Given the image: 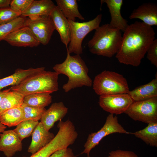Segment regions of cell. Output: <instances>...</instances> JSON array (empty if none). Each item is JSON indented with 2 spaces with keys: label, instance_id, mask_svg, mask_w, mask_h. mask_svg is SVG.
Here are the masks:
<instances>
[{
  "label": "cell",
  "instance_id": "e575fe53",
  "mask_svg": "<svg viewBox=\"0 0 157 157\" xmlns=\"http://www.w3.org/2000/svg\"><path fill=\"white\" fill-rule=\"evenodd\" d=\"M11 0H0V9L10 7Z\"/></svg>",
  "mask_w": 157,
  "mask_h": 157
},
{
  "label": "cell",
  "instance_id": "603a6c76",
  "mask_svg": "<svg viewBox=\"0 0 157 157\" xmlns=\"http://www.w3.org/2000/svg\"><path fill=\"white\" fill-rule=\"evenodd\" d=\"M24 120V111L22 106L7 110L0 113V122L9 127L17 126Z\"/></svg>",
  "mask_w": 157,
  "mask_h": 157
},
{
  "label": "cell",
  "instance_id": "44dd1931",
  "mask_svg": "<svg viewBox=\"0 0 157 157\" xmlns=\"http://www.w3.org/2000/svg\"><path fill=\"white\" fill-rule=\"evenodd\" d=\"M44 69V67L26 69H17L13 74L0 79V91L7 86L17 85L28 77Z\"/></svg>",
  "mask_w": 157,
  "mask_h": 157
},
{
  "label": "cell",
  "instance_id": "f1b7e54d",
  "mask_svg": "<svg viewBox=\"0 0 157 157\" xmlns=\"http://www.w3.org/2000/svg\"><path fill=\"white\" fill-rule=\"evenodd\" d=\"M21 106L24 111V120H29L38 121L40 119L43 114L46 110L45 108L31 106L24 103Z\"/></svg>",
  "mask_w": 157,
  "mask_h": 157
},
{
  "label": "cell",
  "instance_id": "d6986e66",
  "mask_svg": "<svg viewBox=\"0 0 157 157\" xmlns=\"http://www.w3.org/2000/svg\"><path fill=\"white\" fill-rule=\"evenodd\" d=\"M128 94L134 101L147 100L157 97V74L155 78L145 84L129 91Z\"/></svg>",
  "mask_w": 157,
  "mask_h": 157
},
{
  "label": "cell",
  "instance_id": "277c9868",
  "mask_svg": "<svg viewBox=\"0 0 157 157\" xmlns=\"http://www.w3.org/2000/svg\"><path fill=\"white\" fill-rule=\"evenodd\" d=\"M59 75L55 71H46L44 69L28 77L9 89L20 92L24 96L39 93L51 94L58 90Z\"/></svg>",
  "mask_w": 157,
  "mask_h": 157
},
{
  "label": "cell",
  "instance_id": "1f68e13d",
  "mask_svg": "<svg viewBox=\"0 0 157 157\" xmlns=\"http://www.w3.org/2000/svg\"><path fill=\"white\" fill-rule=\"evenodd\" d=\"M147 58L151 63L157 67V39H155L147 51Z\"/></svg>",
  "mask_w": 157,
  "mask_h": 157
},
{
  "label": "cell",
  "instance_id": "4dcf8cb0",
  "mask_svg": "<svg viewBox=\"0 0 157 157\" xmlns=\"http://www.w3.org/2000/svg\"><path fill=\"white\" fill-rule=\"evenodd\" d=\"M33 0H12L10 7L13 11L22 14L29 6Z\"/></svg>",
  "mask_w": 157,
  "mask_h": 157
},
{
  "label": "cell",
  "instance_id": "7402d4cb",
  "mask_svg": "<svg viewBox=\"0 0 157 157\" xmlns=\"http://www.w3.org/2000/svg\"><path fill=\"white\" fill-rule=\"evenodd\" d=\"M57 7L68 20L75 21L77 18L84 20V17L79 12L76 0H56Z\"/></svg>",
  "mask_w": 157,
  "mask_h": 157
},
{
  "label": "cell",
  "instance_id": "8fae6325",
  "mask_svg": "<svg viewBox=\"0 0 157 157\" xmlns=\"http://www.w3.org/2000/svg\"><path fill=\"white\" fill-rule=\"evenodd\" d=\"M133 102L128 94L122 93L100 96L99 104L106 111L118 115L125 113Z\"/></svg>",
  "mask_w": 157,
  "mask_h": 157
},
{
  "label": "cell",
  "instance_id": "cb8c5ba5",
  "mask_svg": "<svg viewBox=\"0 0 157 157\" xmlns=\"http://www.w3.org/2000/svg\"><path fill=\"white\" fill-rule=\"evenodd\" d=\"M24 97L21 93L8 89L0 102V113L7 110L21 106L24 103Z\"/></svg>",
  "mask_w": 157,
  "mask_h": 157
},
{
  "label": "cell",
  "instance_id": "5bb4252c",
  "mask_svg": "<svg viewBox=\"0 0 157 157\" xmlns=\"http://www.w3.org/2000/svg\"><path fill=\"white\" fill-rule=\"evenodd\" d=\"M68 111V108L63 102L53 103L44 112L40 122L47 130L49 131L56 122L62 120Z\"/></svg>",
  "mask_w": 157,
  "mask_h": 157
},
{
  "label": "cell",
  "instance_id": "4fadbf2b",
  "mask_svg": "<svg viewBox=\"0 0 157 157\" xmlns=\"http://www.w3.org/2000/svg\"><path fill=\"white\" fill-rule=\"evenodd\" d=\"M22 141L13 130H5L0 134V151L6 157H12L22 150Z\"/></svg>",
  "mask_w": 157,
  "mask_h": 157
},
{
  "label": "cell",
  "instance_id": "5b68a950",
  "mask_svg": "<svg viewBox=\"0 0 157 157\" xmlns=\"http://www.w3.org/2000/svg\"><path fill=\"white\" fill-rule=\"evenodd\" d=\"M93 89L100 96L105 94L127 93L129 91L126 79L116 72L104 70L95 77Z\"/></svg>",
  "mask_w": 157,
  "mask_h": 157
},
{
  "label": "cell",
  "instance_id": "52a82bcc",
  "mask_svg": "<svg viewBox=\"0 0 157 157\" xmlns=\"http://www.w3.org/2000/svg\"><path fill=\"white\" fill-rule=\"evenodd\" d=\"M102 15H98L94 19L79 22L68 20L70 28V40L67 49L69 54L80 55L83 53L82 41L86 35L99 26Z\"/></svg>",
  "mask_w": 157,
  "mask_h": 157
},
{
  "label": "cell",
  "instance_id": "d590c367",
  "mask_svg": "<svg viewBox=\"0 0 157 157\" xmlns=\"http://www.w3.org/2000/svg\"><path fill=\"white\" fill-rule=\"evenodd\" d=\"M6 127V126L0 122V134L5 130Z\"/></svg>",
  "mask_w": 157,
  "mask_h": 157
},
{
  "label": "cell",
  "instance_id": "ffe728a7",
  "mask_svg": "<svg viewBox=\"0 0 157 157\" xmlns=\"http://www.w3.org/2000/svg\"><path fill=\"white\" fill-rule=\"evenodd\" d=\"M55 6L51 0H33L21 16L26 17L49 15Z\"/></svg>",
  "mask_w": 157,
  "mask_h": 157
},
{
  "label": "cell",
  "instance_id": "ba28073f",
  "mask_svg": "<svg viewBox=\"0 0 157 157\" xmlns=\"http://www.w3.org/2000/svg\"><path fill=\"white\" fill-rule=\"evenodd\" d=\"M115 133L130 134V132L126 131L119 123L117 117L110 114L100 129L88 135L84 146V149L81 154H86L87 157H90V153L92 149L97 145L103 138Z\"/></svg>",
  "mask_w": 157,
  "mask_h": 157
},
{
  "label": "cell",
  "instance_id": "8d00e7d4",
  "mask_svg": "<svg viewBox=\"0 0 157 157\" xmlns=\"http://www.w3.org/2000/svg\"><path fill=\"white\" fill-rule=\"evenodd\" d=\"M8 90V89L6 90L2 91H0V103L2 98Z\"/></svg>",
  "mask_w": 157,
  "mask_h": 157
},
{
  "label": "cell",
  "instance_id": "83f0119b",
  "mask_svg": "<svg viewBox=\"0 0 157 157\" xmlns=\"http://www.w3.org/2000/svg\"><path fill=\"white\" fill-rule=\"evenodd\" d=\"M26 18L21 16L11 22L0 25V41L4 40L10 33L23 26Z\"/></svg>",
  "mask_w": 157,
  "mask_h": 157
},
{
  "label": "cell",
  "instance_id": "8992f818",
  "mask_svg": "<svg viewBox=\"0 0 157 157\" xmlns=\"http://www.w3.org/2000/svg\"><path fill=\"white\" fill-rule=\"evenodd\" d=\"M57 127L58 131L53 140L29 157H49L56 151L68 147L74 143L78 137V133L72 124L66 121H60Z\"/></svg>",
  "mask_w": 157,
  "mask_h": 157
},
{
  "label": "cell",
  "instance_id": "d4e9b609",
  "mask_svg": "<svg viewBox=\"0 0 157 157\" xmlns=\"http://www.w3.org/2000/svg\"><path fill=\"white\" fill-rule=\"evenodd\" d=\"M148 124L143 129L134 132H130V134L140 139L148 145L157 147V122Z\"/></svg>",
  "mask_w": 157,
  "mask_h": 157
},
{
  "label": "cell",
  "instance_id": "9c48e42d",
  "mask_svg": "<svg viewBox=\"0 0 157 157\" xmlns=\"http://www.w3.org/2000/svg\"><path fill=\"white\" fill-rule=\"evenodd\" d=\"M124 113L135 121L147 124L157 122V97L134 101Z\"/></svg>",
  "mask_w": 157,
  "mask_h": 157
},
{
  "label": "cell",
  "instance_id": "f546056e",
  "mask_svg": "<svg viewBox=\"0 0 157 157\" xmlns=\"http://www.w3.org/2000/svg\"><path fill=\"white\" fill-rule=\"evenodd\" d=\"M21 15L10 7L0 9V25L9 23Z\"/></svg>",
  "mask_w": 157,
  "mask_h": 157
},
{
  "label": "cell",
  "instance_id": "7c38bea8",
  "mask_svg": "<svg viewBox=\"0 0 157 157\" xmlns=\"http://www.w3.org/2000/svg\"><path fill=\"white\" fill-rule=\"evenodd\" d=\"M12 46L33 47L40 43L30 30L23 26L10 33L4 40Z\"/></svg>",
  "mask_w": 157,
  "mask_h": 157
},
{
  "label": "cell",
  "instance_id": "7a4b0ae2",
  "mask_svg": "<svg viewBox=\"0 0 157 157\" xmlns=\"http://www.w3.org/2000/svg\"><path fill=\"white\" fill-rule=\"evenodd\" d=\"M67 56L62 63L55 65L53 69L59 74L67 76L68 80L63 88L66 92L83 86L91 87L92 81L88 75V69L80 55L71 56L67 52Z\"/></svg>",
  "mask_w": 157,
  "mask_h": 157
},
{
  "label": "cell",
  "instance_id": "d6a6232c",
  "mask_svg": "<svg viewBox=\"0 0 157 157\" xmlns=\"http://www.w3.org/2000/svg\"><path fill=\"white\" fill-rule=\"evenodd\" d=\"M107 157H138V156L132 151L118 149L110 152Z\"/></svg>",
  "mask_w": 157,
  "mask_h": 157
},
{
  "label": "cell",
  "instance_id": "836d02e7",
  "mask_svg": "<svg viewBox=\"0 0 157 157\" xmlns=\"http://www.w3.org/2000/svg\"><path fill=\"white\" fill-rule=\"evenodd\" d=\"M49 157H76L70 148L67 147L58 150Z\"/></svg>",
  "mask_w": 157,
  "mask_h": 157
},
{
  "label": "cell",
  "instance_id": "2e32d148",
  "mask_svg": "<svg viewBox=\"0 0 157 157\" xmlns=\"http://www.w3.org/2000/svg\"><path fill=\"white\" fill-rule=\"evenodd\" d=\"M55 30L58 33L61 42L67 49L70 40V31L68 20L56 6L50 15Z\"/></svg>",
  "mask_w": 157,
  "mask_h": 157
},
{
  "label": "cell",
  "instance_id": "9a60e30c",
  "mask_svg": "<svg viewBox=\"0 0 157 157\" xmlns=\"http://www.w3.org/2000/svg\"><path fill=\"white\" fill-rule=\"evenodd\" d=\"M32 139L28 152L33 154L49 144L54 138V134L47 130L42 124L39 123L32 135Z\"/></svg>",
  "mask_w": 157,
  "mask_h": 157
},
{
  "label": "cell",
  "instance_id": "ac0fdd59",
  "mask_svg": "<svg viewBox=\"0 0 157 157\" xmlns=\"http://www.w3.org/2000/svg\"><path fill=\"white\" fill-rule=\"evenodd\" d=\"M101 5L106 3L109 9L111 16L110 26L117 28L124 32L129 25L127 21L122 17L121 12L123 4L122 0H101Z\"/></svg>",
  "mask_w": 157,
  "mask_h": 157
},
{
  "label": "cell",
  "instance_id": "3957f363",
  "mask_svg": "<svg viewBox=\"0 0 157 157\" xmlns=\"http://www.w3.org/2000/svg\"><path fill=\"white\" fill-rule=\"evenodd\" d=\"M122 37L120 30L111 27L108 24H104L95 30L88 46L92 53L111 58L118 52Z\"/></svg>",
  "mask_w": 157,
  "mask_h": 157
},
{
  "label": "cell",
  "instance_id": "4316f807",
  "mask_svg": "<svg viewBox=\"0 0 157 157\" xmlns=\"http://www.w3.org/2000/svg\"><path fill=\"white\" fill-rule=\"evenodd\" d=\"M39 123L38 121L32 120H24L18 124L13 130L22 141L24 139L32 135Z\"/></svg>",
  "mask_w": 157,
  "mask_h": 157
},
{
  "label": "cell",
  "instance_id": "30bf717a",
  "mask_svg": "<svg viewBox=\"0 0 157 157\" xmlns=\"http://www.w3.org/2000/svg\"><path fill=\"white\" fill-rule=\"evenodd\" d=\"M24 26L28 28L40 44L46 45L56 30L50 15L26 17Z\"/></svg>",
  "mask_w": 157,
  "mask_h": 157
},
{
  "label": "cell",
  "instance_id": "e0dca14e",
  "mask_svg": "<svg viewBox=\"0 0 157 157\" xmlns=\"http://www.w3.org/2000/svg\"><path fill=\"white\" fill-rule=\"evenodd\" d=\"M129 18L139 19L143 23L151 26H157V4L152 3H143L133 11Z\"/></svg>",
  "mask_w": 157,
  "mask_h": 157
},
{
  "label": "cell",
  "instance_id": "484cf974",
  "mask_svg": "<svg viewBox=\"0 0 157 157\" xmlns=\"http://www.w3.org/2000/svg\"><path fill=\"white\" fill-rule=\"evenodd\" d=\"M52 100V96L50 93H36L24 96V103L31 106L44 108L50 104Z\"/></svg>",
  "mask_w": 157,
  "mask_h": 157
},
{
  "label": "cell",
  "instance_id": "6da1fadb",
  "mask_svg": "<svg viewBox=\"0 0 157 157\" xmlns=\"http://www.w3.org/2000/svg\"><path fill=\"white\" fill-rule=\"evenodd\" d=\"M124 32L115 57L120 63L137 67L155 39V33L151 26L138 21L129 25Z\"/></svg>",
  "mask_w": 157,
  "mask_h": 157
}]
</instances>
